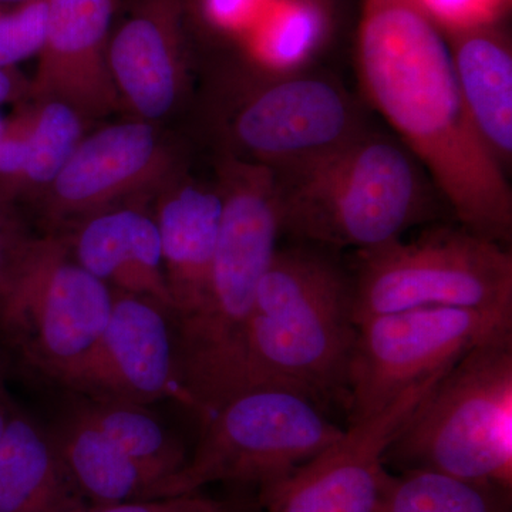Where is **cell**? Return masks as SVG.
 <instances>
[{
    "instance_id": "obj_30",
    "label": "cell",
    "mask_w": 512,
    "mask_h": 512,
    "mask_svg": "<svg viewBox=\"0 0 512 512\" xmlns=\"http://www.w3.org/2000/svg\"><path fill=\"white\" fill-rule=\"evenodd\" d=\"M29 239L5 214L0 212V296L6 291L10 276L15 271Z\"/></svg>"
},
{
    "instance_id": "obj_8",
    "label": "cell",
    "mask_w": 512,
    "mask_h": 512,
    "mask_svg": "<svg viewBox=\"0 0 512 512\" xmlns=\"http://www.w3.org/2000/svg\"><path fill=\"white\" fill-rule=\"evenodd\" d=\"M113 291L66 238H30L0 296V328L43 375L70 383L106 328Z\"/></svg>"
},
{
    "instance_id": "obj_14",
    "label": "cell",
    "mask_w": 512,
    "mask_h": 512,
    "mask_svg": "<svg viewBox=\"0 0 512 512\" xmlns=\"http://www.w3.org/2000/svg\"><path fill=\"white\" fill-rule=\"evenodd\" d=\"M45 43L32 93L66 103L82 117H103L119 107L109 69L116 0H46Z\"/></svg>"
},
{
    "instance_id": "obj_7",
    "label": "cell",
    "mask_w": 512,
    "mask_h": 512,
    "mask_svg": "<svg viewBox=\"0 0 512 512\" xmlns=\"http://www.w3.org/2000/svg\"><path fill=\"white\" fill-rule=\"evenodd\" d=\"M343 430L305 394L275 386L245 390L205 421L187 463L148 500L200 493L215 483L261 490L288 477Z\"/></svg>"
},
{
    "instance_id": "obj_15",
    "label": "cell",
    "mask_w": 512,
    "mask_h": 512,
    "mask_svg": "<svg viewBox=\"0 0 512 512\" xmlns=\"http://www.w3.org/2000/svg\"><path fill=\"white\" fill-rule=\"evenodd\" d=\"M109 69L120 100L143 121L163 119L183 93V0H138L110 37Z\"/></svg>"
},
{
    "instance_id": "obj_3",
    "label": "cell",
    "mask_w": 512,
    "mask_h": 512,
    "mask_svg": "<svg viewBox=\"0 0 512 512\" xmlns=\"http://www.w3.org/2000/svg\"><path fill=\"white\" fill-rule=\"evenodd\" d=\"M421 168L400 141L365 128L325 156L275 173L282 232L356 251L402 238L429 218Z\"/></svg>"
},
{
    "instance_id": "obj_1",
    "label": "cell",
    "mask_w": 512,
    "mask_h": 512,
    "mask_svg": "<svg viewBox=\"0 0 512 512\" xmlns=\"http://www.w3.org/2000/svg\"><path fill=\"white\" fill-rule=\"evenodd\" d=\"M357 63L367 99L461 225L510 241L512 192L468 116L447 39L420 0H362Z\"/></svg>"
},
{
    "instance_id": "obj_29",
    "label": "cell",
    "mask_w": 512,
    "mask_h": 512,
    "mask_svg": "<svg viewBox=\"0 0 512 512\" xmlns=\"http://www.w3.org/2000/svg\"><path fill=\"white\" fill-rule=\"evenodd\" d=\"M271 0H204L208 19L229 32H249Z\"/></svg>"
},
{
    "instance_id": "obj_16",
    "label": "cell",
    "mask_w": 512,
    "mask_h": 512,
    "mask_svg": "<svg viewBox=\"0 0 512 512\" xmlns=\"http://www.w3.org/2000/svg\"><path fill=\"white\" fill-rule=\"evenodd\" d=\"M221 217L218 187L174 177L161 188L154 220L174 322L198 311L207 298Z\"/></svg>"
},
{
    "instance_id": "obj_28",
    "label": "cell",
    "mask_w": 512,
    "mask_h": 512,
    "mask_svg": "<svg viewBox=\"0 0 512 512\" xmlns=\"http://www.w3.org/2000/svg\"><path fill=\"white\" fill-rule=\"evenodd\" d=\"M32 120V107H28L10 123L3 124L0 134V175L6 180H16L25 167Z\"/></svg>"
},
{
    "instance_id": "obj_24",
    "label": "cell",
    "mask_w": 512,
    "mask_h": 512,
    "mask_svg": "<svg viewBox=\"0 0 512 512\" xmlns=\"http://www.w3.org/2000/svg\"><path fill=\"white\" fill-rule=\"evenodd\" d=\"M28 158L12 183L19 187L49 188L83 136V117L66 103L37 100L32 106Z\"/></svg>"
},
{
    "instance_id": "obj_5",
    "label": "cell",
    "mask_w": 512,
    "mask_h": 512,
    "mask_svg": "<svg viewBox=\"0 0 512 512\" xmlns=\"http://www.w3.org/2000/svg\"><path fill=\"white\" fill-rule=\"evenodd\" d=\"M386 466L512 488V336L471 349L417 404Z\"/></svg>"
},
{
    "instance_id": "obj_34",
    "label": "cell",
    "mask_w": 512,
    "mask_h": 512,
    "mask_svg": "<svg viewBox=\"0 0 512 512\" xmlns=\"http://www.w3.org/2000/svg\"><path fill=\"white\" fill-rule=\"evenodd\" d=\"M28 2V0H0V3H6V5H10V3H22Z\"/></svg>"
},
{
    "instance_id": "obj_21",
    "label": "cell",
    "mask_w": 512,
    "mask_h": 512,
    "mask_svg": "<svg viewBox=\"0 0 512 512\" xmlns=\"http://www.w3.org/2000/svg\"><path fill=\"white\" fill-rule=\"evenodd\" d=\"M76 409L127 456L150 471L157 478L156 487L187 463L184 444L146 406L86 399Z\"/></svg>"
},
{
    "instance_id": "obj_23",
    "label": "cell",
    "mask_w": 512,
    "mask_h": 512,
    "mask_svg": "<svg viewBox=\"0 0 512 512\" xmlns=\"http://www.w3.org/2000/svg\"><path fill=\"white\" fill-rule=\"evenodd\" d=\"M248 33L256 59L272 69H291L322 42L325 15L313 0H271Z\"/></svg>"
},
{
    "instance_id": "obj_31",
    "label": "cell",
    "mask_w": 512,
    "mask_h": 512,
    "mask_svg": "<svg viewBox=\"0 0 512 512\" xmlns=\"http://www.w3.org/2000/svg\"><path fill=\"white\" fill-rule=\"evenodd\" d=\"M15 403L10 399L8 384H6V366L0 355V439L8 427L10 417L15 413Z\"/></svg>"
},
{
    "instance_id": "obj_19",
    "label": "cell",
    "mask_w": 512,
    "mask_h": 512,
    "mask_svg": "<svg viewBox=\"0 0 512 512\" xmlns=\"http://www.w3.org/2000/svg\"><path fill=\"white\" fill-rule=\"evenodd\" d=\"M84 504L52 434L16 409L0 439V512H60Z\"/></svg>"
},
{
    "instance_id": "obj_33",
    "label": "cell",
    "mask_w": 512,
    "mask_h": 512,
    "mask_svg": "<svg viewBox=\"0 0 512 512\" xmlns=\"http://www.w3.org/2000/svg\"><path fill=\"white\" fill-rule=\"evenodd\" d=\"M20 93L19 80L9 69H0V104L13 99Z\"/></svg>"
},
{
    "instance_id": "obj_6",
    "label": "cell",
    "mask_w": 512,
    "mask_h": 512,
    "mask_svg": "<svg viewBox=\"0 0 512 512\" xmlns=\"http://www.w3.org/2000/svg\"><path fill=\"white\" fill-rule=\"evenodd\" d=\"M356 323L410 309L457 308L512 320V255L464 228L436 227L356 251Z\"/></svg>"
},
{
    "instance_id": "obj_4",
    "label": "cell",
    "mask_w": 512,
    "mask_h": 512,
    "mask_svg": "<svg viewBox=\"0 0 512 512\" xmlns=\"http://www.w3.org/2000/svg\"><path fill=\"white\" fill-rule=\"evenodd\" d=\"M222 217L207 298L175 322L181 363L202 379L234 375L244 359L256 289L282 232L278 178L264 165L228 157L220 167Z\"/></svg>"
},
{
    "instance_id": "obj_20",
    "label": "cell",
    "mask_w": 512,
    "mask_h": 512,
    "mask_svg": "<svg viewBox=\"0 0 512 512\" xmlns=\"http://www.w3.org/2000/svg\"><path fill=\"white\" fill-rule=\"evenodd\" d=\"M52 436L87 504L148 500L156 487L157 478L127 456L76 407Z\"/></svg>"
},
{
    "instance_id": "obj_27",
    "label": "cell",
    "mask_w": 512,
    "mask_h": 512,
    "mask_svg": "<svg viewBox=\"0 0 512 512\" xmlns=\"http://www.w3.org/2000/svg\"><path fill=\"white\" fill-rule=\"evenodd\" d=\"M220 500L200 493L127 501L116 504H84L82 507L60 512H214Z\"/></svg>"
},
{
    "instance_id": "obj_18",
    "label": "cell",
    "mask_w": 512,
    "mask_h": 512,
    "mask_svg": "<svg viewBox=\"0 0 512 512\" xmlns=\"http://www.w3.org/2000/svg\"><path fill=\"white\" fill-rule=\"evenodd\" d=\"M464 106L498 164L512 160V53L493 25L447 30Z\"/></svg>"
},
{
    "instance_id": "obj_26",
    "label": "cell",
    "mask_w": 512,
    "mask_h": 512,
    "mask_svg": "<svg viewBox=\"0 0 512 512\" xmlns=\"http://www.w3.org/2000/svg\"><path fill=\"white\" fill-rule=\"evenodd\" d=\"M446 30L494 25L508 0H420Z\"/></svg>"
},
{
    "instance_id": "obj_17",
    "label": "cell",
    "mask_w": 512,
    "mask_h": 512,
    "mask_svg": "<svg viewBox=\"0 0 512 512\" xmlns=\"http://www.w3.org/2000/svg\"><path fill=\"white\" fill-rule=\"evenodd\" d=\"M74 259L111 291L141 296L173 313L156 220L138 208L117 207L80 221L67 239Z\"/></svg>"
},
{
    "instance_id": "obj_12",
    "label": "cell",
    "mask_w": 512,
    "mask_h": 512,
    "mask_svg": "<svg viewBox=\"0 0 512 512\" xmlns=\"http://www.w3.org/2000/svg\"><path fill=\"white\" fill-rule=\"evenodd\" d=\"M67 387L87 399L141 406L173 399L191 409L178 377L173 313L113 291L106 328Z\"/></svg>"
},
{
    "instance_id": "obj_22",
    "label": "cell",
    "mask_w": 512,
    "mask_h": 512,
    "mask_svg": "<svg viewBox=\"0 0 512 512\" xmlns=\"http://www.w3.org/2000/svg\"><path fill=\"white\" fill-rule=\"evenodd\" d=\"M379 512H511V490L436 471H400Z\"/></svg>"
},
{
    "instance_id": "obj_35",
    "label": "cell",
    "mask_w": 512,
    "mask_h": 512,
    "mask_svg": "<svg viewBox=\"0 0 512 512\" xmlns=\"http://www.w3.org/2000/svg\"><path fill=\"white\" fill-rule=\"evenodd\" d=\"M2 130H3V121L0 120V134H2Z\"/></svg>"
},
{
    "instance_id": "obj_11",
    "label": "cell",
    "mask_w": 512,
    "mask_h": 512,
    "mask_svg": "<svg viewBox=\"0 0 512 512\" xmlns=\"http://www.w3.org/2000/svg\"><path fill=\"white\" fill-rule=\"evenodd\" d=\"M443 373L416 384L382 412L349 423L338 440L288 477L258 490L262 511L379 512L393 476L387 450Z\"/></svg>"
},
{
    "instance_id": "obj_25",
    "label": "cell",
    "mask_w": 512,
    "mask_h": 512,
    "mask_svg": "<svg viewBox=\"0 0 512 512\" xmlns=\"http://www.w3.org/2000/svg\"><path fill=\"white\" fill-rule=\"evenodd\" d=\"M46 0L0 3V69L39 55L45 43Z\"/></svg>"
},
{
    "instance_id": "obj_13",
    "label": "cell",
    "mask_w": 512,
    "mask_h": 512,
    "mask_svg": "<svg viewBox=\"0 0 512 512\" xmlns=\"http://www.w3.org/2000/svg\"><path fill=\"white\" fill-rule=\"evenodd\" d=\"M174 156L150 121L114 124L84 137L49 187L47 211L80 221L158 191L174 175Z\"/></svg>"
},
{
    "instance_id": "obj_2",
    "label": "cell",
    "mask_w": 512,
    "mask_h": 512,
    "mask_svg": "<svg viewBox=\"0 0 512 512\" xmlns=\"http://www.w3.org/2000/svg\"><path fill=\"white\" fill-rule=\"evenodd\" d=\"M356 335L349 272L316 248L278 249L256 289L241 393L286 387L348 410Z\"/></svg>"
},
{
    "instance_id": "obj_32",
    "label": "cell",
    "mask_w": 512,
    "mask_h": 512,
    "mask_svg": "<svg viewBox=\"0 0 512 512\" xmlns=\"http://www.w3.org/2000/svg\"><path fill=\"white\" fill-rule=\"evenodd\" d=\"M214 512H264L259 505L258 498L249 495H235L227 500H220Z\"/></svg>"
},
{
    "instance_id": "obj_10",
    "label": "cell",
    "mask_w": 512,
    "mask_h": 512,
    "mask_svg": "<svg viewBox=\"0 0 512 512\" xmlns=\"http://www.w3.org/2000/svg\"><path fill=\"white\" fill-rule=\"evenodd\" d=\"M365 130L355 103L323 77L289 76L248 94L228 123L234 156L285 173Z\"/></svg>"
},
{
    "instance_id": "obj_9",
    "label": "cell",
    "mask_w": 512,
    "mask_h": 512,
    "mask_svg": "<svg viewBox=\"0 0 512 512\" xmlns=\"http://www.w3.org/2000/svg\"><path fill=\"white\" fill-rule=\"evenodd\" d=\"M507 336L512 320L470 309H410L359 320L349 369V423L382 412L471 349Z\"/></svg>"
}]
</instances>
